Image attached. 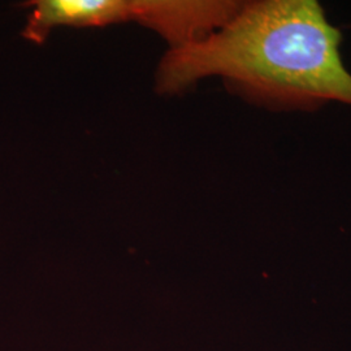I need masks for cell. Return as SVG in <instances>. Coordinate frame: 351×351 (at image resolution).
Listing matches in <instances>:
<instances>
[{
  "mask_svg": "<svg viewBox=\"0 0 351 351\" xmlns=\"http://www.w3.org/2000/svg\"><path fill=\"white\" fill-rule=\"evenodd\" d=\"M342 34L315 0L242 1L199 42L167 51L156 72L162 94H181L217 77L239 98L275 112L351 107V72Z\"/></svg>",
  "mask_w": 351,
  "mask_h": 351,
  "instance_id": "6da1fadb",
  "label": "cell"
},
{
  "mask_svg": "<svg viewBox=\"0 0 351 351\" xmlns=\"http://www.w3.org/2000/svg\"><path fill=\"white\" fill-rule=\"evenodd\" d=\"M241 4L239 0H124L123 23L150 27L173 50L211 36Z\"/></svg>",
  "mask_w": 351,
  "mask_h": 351,
  "instance_id": "7a4b0ae2",
  "label": "cell"
}]
</instances>
